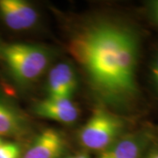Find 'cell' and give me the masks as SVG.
Segmentation results:
<instances>
[{
  "label": "cell",
  "mask_w": 158,
  "mask_h": 158,
  "mask_svg": "<svg viewBox=\"0 0 158 158\" xmlns=\"http://www.w3.org/2000/svg\"><path fill=\"white\" fill-rule=\"evenodd\" d=\"M152 79H153V82H154V85H155L156 88L158 90V77H154V78Z\"/></svg>",
  "instance_id": "9a60e30c"
},
{
  "label": "cell",
  "mask_w": 158,
  "mask_h": 158,
  "mask_svg": "<svg viewBox=\"0 0 158 158\" xmlns=\"http://www.w3.org/2000/svg\"><path fill=\"white\" fill-rule=\"evenodd\" d=\"M27 119L16 106L0 95V137L19 136L25 134Z\"/></svg>",
  "instance_id": "9c48e42d"
},
{
  "label": "cell",
  "mask_w": 158,
  "mask_h": 158,
  "mask_svg": "<svg viewBox=\"0 0 158 158\" xmlns=\"http://www.w3.org/2000/svg\"><path fill=\"white\" fill-rule=\"evenodd\" d=\"M74 158H90L89 156H87L86 154H78L77 156H75Z\"/></svg>",
  "instance_id": "5bb4252c"
},
{
  "label": "cell",
  "mask_w": 158,
  "mask_h": 158,
  "mask_svg": "<svg viewBox=\"0 0 158 158\" xmlns=\"http://www.w3.org/2000/svg\"><path fill=\"white\" fill-rule=\"evenodd\" d=\"M68 158H74V156H70V157H68Z\"/></svg>",
  "instance_id": "e0dca14e"
},
{
  "label": "cell",
  "mask_w": 158,
  "mask_h": 158,
  "mask_svg": "<svg viewBox=\"0 0 158 158\" xmlns=\"http://www.w3.org/2000/svg\"><path fill=\"white\" fill-rule=\"evenodd\" d=\"M147 158H158V150H154L153 152L149 153Z\"/></svg>",
  "instance_id": "4fadbf2b"
},
{
  "label": "cell",
  "mask_w": 158,
  "mask_h": 158,
  "mask_svg": "<svg viewBox=\"0 0 158 158\" xmlns=\"http://www.w3.org/2000/svg\"><path fill=\"white\" fill-rule=\"evenodd\" d=\"M21 148L16 142L5 141L0 145V158H20Z\"/></svg>",
  "instance_id": "30bf717a"
},
{
  "label": "cell",
  "mask_w": 158,
  "mask_h": 158,
  "mask_svg": "<svg viewBox=\"0 0 158 158\" xmlns=\"http://www.w3.org/2000/svg\"><path fill=\"white\" fill-rule=\"evenodd\" d=\"M3 142H4V140H3V139H2V138L0 137V145H1V144H2Z\"/></svg>",
  "instance_id": "2e32d148"
},
{
  "label": "cell",
  "mask_w": 158,
  "mask_h": 158,
  "mask_svg": "<svg viewBox=\"0 0 158 158\" xmlns=\"http://www.w3.org/2000/svg\"><path fill=\"white\" fill-rule=\"evenodd\" d=\"M150 70H151V77H152V78L158 77V55L154 59V61L151 63Z\"/></svg>",
  "instance_id": "8fae6325"
},
{
  "label": "cell",
  "mask_w": 158,
  "mask_h": 158,
  "mask_svg": "<svg viewBox=\"0 0 158 158\" xmlns=\"http://www.w3.org/2000/svg\"><path fill=\"white\" fill-rule=\"evenodd\" d=\"M148 140V135L143 132L122 135L97 158H141Z\"/></svg>",
  "instance_id": "52a82bcc"
},
{
  "label": "cell",
  "mask_w": 158,
  "mask_h": 158,
  "mask_svg": "<svg viewBox=\"0 0 158 158\" xmlns=\"http://www.w3.org/2000/svg\"><path fill=\"white\" fill-rule=\"evenodd\" d=\"M0 17L9 28L22 31L34 27L38 20V13L22 0H0Z\"/></svg>",
  "instance_id": "277c9868"
},
{
  "label": "cell",
  "mask_w": 158,
  "mask_h": 158,
  "mask_svg": "<svg viewBox=\"0 0 158 158\" xmlns=\"http://www.w3.org/2000/svg\"><path fill=\"white\" fill-rule=\"evenodd\" d=\"M64 148L63 136L57 130L48 128L34 139L23 158H59Z\"/></svg>",
  "instance_id": "ba28073f"
},
{
  "label": "cell",
  "mask_w": 158,
  "mask_h": 158,
  "mask_svg": "<svg viewBox=\"0 0 158 158\" xmlns=\"http://www.w3.org/2000/svg\"><path fill=\"white\" fill-rule=\"evenodd\" d=\"M69 50L101 99L121 106L135 98L139 41L132 29L107 21L93 24L71 40Z\"/></svg>",
  "instance_id": "6da1fadb"
},
{
  "label": "cell",
  "mask_w": 158,
  "mask_h": 158,
  "mask_svg": "<svg viewBox=\"0 0 158 158\" xmlns=\"http://www.w3.org/2000/svg\"><path fill=\"white\" fill-rule=\"evenodd\" d=\"M34 113L41 118H48L64 124H72L78 118V108L70 99L46 98L37 102Z\"/></svg>",
  "instance_id": "8992f818"
},
{
  "label": "cell",
  "mask_w": 158,
  "mask_h": 158,
  "mask_svg": "<svg viewBox=\"0 0 158 158\" xmlns=\"http://www.w3.org/2000/svg\"><path fill=\"white\" fill-rule=\"evenodd\" d=\"M77 88L75 69L68 62H61L51 69L47 79L48 98L70 99Z\"/></svg>",
  "instance_id": "5b68a950"
},
{
  "label": "cell",
  "mask_w": 158,
  "mask_h": 158,
  "mask_svg": "<svg viewBox=\"0 0 158 158\" xmlns=\"http://www.w3.org/2000/svg\"><path fill=\"white\" fill-rule=\"evenodd\" d=\"M150 6H151V11H152L153 17L155 18V19L158 23V0L152 2L150 4Z\"/></svg>",
  "instance_id": "7c38bea8"
},
{
  "label": "cell",
  "mask_w": 158,
  "mask_h": 158,
  "mask_svg": "<svg viewBox=\"0 0 158 158\" xmlns=\"http://www.w3.org/2000/svg\"><path fill=\"white\" fill-rule=\"evenodd\" d=\"M0 54L18 83L29 85L39 78L49 62L45 48L27 43H11L0 48Z\"/></svg>",
  "instance_id": "7a4b0ae2"
},
{
  "label": "cell",
  "mask_w": 158,
  "mask_h": 158,
  "mask_svg": "<svg viewBox=\"0 0 158 158\" xmlns=\"http://www.w3.org/2000/svg\"><path fill=\"white\" fill-rule=\"evenodd\" d=\"M125 124L117 115L104 108H97L79 133L82 146L104 151L123 135Z\"/></svg>",
  "instance_id": "3957f363"
}]
</instances>
